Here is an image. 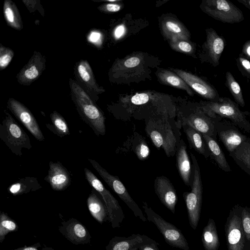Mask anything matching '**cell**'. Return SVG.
I'll return each mask as SVG.
<instances>
[{
    "label": "cell",
    "mask_w": 250,
    "mask_h": 250,
    "mask_svg": "<svg viewBox=\"0 0 250 250\" xmlns=\"http://www.w3.org/2000/svg\"><path fill=\"white\" fill-rule=\"evenodd\" d=\"M71 96L83 120L97 135L105 133V117L91 98L75 81L70 79Z\"/></svg>",
    "instance_id": "6da1fadb"
},
{
    "label": "cell",
    "mask_w": 250,
    "mask_h": 250,
    "mask_svg": "<svg viewBox=\"0 0 250 250\" xmlns=\"http://www.w3.org/2000/svg\"><path fill=\"white\" fill-rule=\"evenodd\" d=\"M150 58L141 52L130 54L114 62L110 70L113 80L118 83H127L143 80L150 70Z\"/></svg>",
    "instance_id": "7a4b0ae2"
},
{
    "label": "cell",
    "mask_w": 250,
    "mask_h": 250,
    "mask_svg": "<svg viewBox=\"0 0 250 250\" xmlns=\"http://www.w3.org/2000/svg\"><path fill=\"white\" fill-rule=\"evenodd\" d=\"M204 111L212 117L217 116L227 118L235 125L250 134V122L247 117L250 112L241 110L238 104L228 97H221L218 102L201 101L200 103Z\"/></svg>",
    "instance_id": "3957f363"
},
{
    "label": "cell",
    "mask_w": 250,
    "mask_h": 250,
    "mask_svg": "<svg viewBox=\"0 0 250 250\" xmlns=\"http://www.w3.org/2000/svg\"><path fill=\"white\" fill-rule=\"evenodd\" d=\"M4 113L0 125V138L14 154L21 156L22 148H32L30 138L6 110Z\"/></svg>",
    "instance_id": "277c9868"
},
{
    "label": "cell",
    "mask_w": 250,
    "mask_h": 250,
    "mask_svg": "<svg viewBox=\"0 0 250 250\" xmlns=\"http://www.w3.org/2000/svg\"><path fill=\"white\" fill-rule=\"evenodd\" d=\"M146 132L158 148L162 147L168 157L176 152L177 141L169 122L165 119H151L146 126Z\"/></svg>",
    "instance_id": "5b68a950"
},
{
    "label": "cell",
    "mask_w": 250,
    "mask_h": 250,
    "mask_svg": "<svg viewBox=\"0 0 250 250\" xmlns=\"http://www.w3.org/2000/svg\"><path fill=\"white\" fill-rule=\"evenodd\" d=\"M193 175L191 190L184 194L190 227L196 229L199 221L202 202L203 185L200 167L195 156L190 153Z\"/></svg>",
    "instance_id": "8992f818"
},
{
    "label": "cell",
    "mask_w": 250,
    "mask_h": 250,
    "mask_svg": "<svg viewBox=\"0 0 250 250\" xmlns=\"http://www.w3.org/2000/svg\"><path fill=\"white\" fill-rule=\"evenodd\" d=\"M202 11L215 20L225 23H238L244 20L242 11L227 0H203Z\"/></svg>",
    "instance_id": "52a82bcc"
},
{
    "label": "cell",
    "mask_w": 250,
    "mask_h": 250,
    "mask_svg": "<svg viewBox=\"0 0 250 250\" xmlns=\"http://www.w3.org/2000/svg\"><path fill=\"white\" fill-rule=\"evenodd\" d=\"M85 179L89 184L102 196L106 208L108 220L113 228L121 226L125 215L117 199L103 185L101 181L88 168H84Z\"/></svg>",
    "instance_id": "ba28073f"
},
{
    "label": "cell",
    "mask_w": 250,
    "mask_h": 250,
    "mask_svg": "<svg viewBox=\"0 0 250 250\" xmlns=\"http://www.w3.org/2000/svg\"><path fill=\"white\" fill-rule=\"evenodd\" d=\"M142 207L146 215L147 220L156 225L165 241L169 245L184 250H189L188 243L179 229L164 220L149 207L146 202H143Z\"/></svg>",
    "instance_id": "9c48e42d"
},
{
    "label": "cell",
    "mask_w": 250,
    "mask_h": 250,
    "mask_svg": "<svg viewBox=\"0 0 250 250\" xmlns=\"http://www.w3.org/2000/svg\"><path fill=\"white\" fill-rule=\"evenodd\" d=\"M88 161L101 178L132 211L134 215L142 221L146 222L147 219L144 215L142 210L129 195L119 178L108 173L94 160L89 158Z\"/></svg>",
    "instance_id": "30bf717a"
},
{
    "label": "cell",
    "mask_w": 250,
    "mask_h": 250,
    "mask_svg": "<svg viewBox=\"0 0 250 250\" xmlns=\"http://www.w3.org/2000/svg\"><path fill=\"white\" fill-rule=\"evenodd\" d=\"M242 207L233 206L227 218L225 231L228 250H244L246 240L241 222Z\"/></svg>",
    "instance_id": "8fae6325"
},
{
    "label": "cell",
    "mask_w": 250,
    "mask_h": 250,
    "mask_svg": "<svg viewBox=\"0 0 250 250\" xmlns=\"http://www.w3.org/2000/svg\"><path fill=\"white\" fill-rule=\"evenodd\" d=\"M191 111L188 117L184 118V124L216 140L217 134L215 123L220 117L217 115L216 117L209 116L202 108L200 103L194 104Z\"/></svg>",
    "instance_id": "7c38bea8"
},
{
    "label": "cell",
    "mask_w": 250,
    "mask_h": 250,
    "mask_svg": "<svg viewBox=\"0 0 250 250\" xmlns=\"http://www.w3.org/2000/svg\"><path fill=\"white\" fill-rule=\"evenodd\" d=\"M217 134L229 153L233 152L241 144L250 138L242 133L231 122L217 119L215 123Z\"/></svg>",
    "instance_id": "4fadbf2b"
},
{
    "label": "cell",
    "mask_w": 250,
    "mask_h": 250,
    "mask_svg": "<svg viewBox=\"0 0 250 250\" xmlns=\"http://www.w3.org/2000/svg\"><path fill=\"white\" fill-rule=\"evenodd\" d=\"M206 41L202 45L200 58L203 62L210 63L217 67L220 63V59L224 51L225 40L212 28L206 29Z\"/></svg>",
    "instance_id": "5bb4252c"
},
{
    "label": "cell",
    "mask_w": 250,
    "mask_h": 250,
    "mask_svg": "<svg viewBox=\"0 0 250 250\" xmlns=\"http://www.w3.org/2000/svg\"><path fill=\"white\" fill-rule=\"evenodd\" d=\"M7 108L38 141H42L44 140L35 118L24 105L10 98L7 101Z\"/></svg>",
    "instance_id": "9a60e30c"
},
{
    "label": "cell",
    "mask_w": 250,
    "mask_h": 250,
    "mask_svg": "<svg viewBox=\"0 0 250 250\" xmlns=\"http://www.w3.org/2000/svg\"><path fill=\"white\" fill-rule=\"evenodd\" d=\"M188 85L208 101L218 102L221 97L216 88L202 78L179 69H172Z\"/></svg>",
    "instance_id": "2e32d148"
},
{
    "label": "cell",
    "mask_w": 250,
    "mask_h": 250,
    "mask_svg": "<svg viewBox=\"0 0 250 250\" xmlns=\"http://www.w3.org/2000/svg\"><path fill=\"white\" fill-rule=\"evenodd\" d=\"M45 56L35 51L28 62L17 75L19 83L29 85L38 79L45 68Z\"/></svg>",
    "instance_id": "e0dca14e"
},
{
    "label": "cell",
    "mask_w": 250,
    "mask_h": 250,
    "mask_svg": "<svg viewBox=\"0 0 250 250\" xmlns=\"http://www.w3.org/2000/svg\"><path fill=\"white\" fill-rule=\"evenodd\" d=\"M59 230L66 239L76 245L87 244L91 240V236L86 228L74 218L62 221Z\"/></svg>",
    "instance_id": "ac0fdd59"
},
{
    "label": "cell",
    "mask_w": 250,
    "mask_h": 250,
    "mask_svg": "<svg viewBox=\"0 0 250 250\" xmlns=\"http://www.w3.org/2000/svg\"><path fill=\"white\" fill-rule=\"evenodd\" d=\"M154 189L161 203L174 213L178 198L176 190L170 181L164 176L157 177L154 180Z\"/></svg>",
    "instance_id": "d6986e66"
},
{
    "label": "cell",
    "mask_w": 250,
    "mask_h": 250,
    "mask_svg": "<svg viewBox=\"0 0 250 250\" xmlns=\"http://www.w3.org/2000/svg\"><path fill=\"white\" fill-rule=\"evenodd\" d=\"M48 174L44 180L48 182L51 188L56 191L65 190L70 185L71 176L67 169L60 162L49 164Z\"/></svg>",
    "instance_id": "ffe728a7"
},
{
    "label": "cell",
    "mask_w": 250,
    "mask_h": 250,
    "mask_svg": "<svg viewBox=\"0 0 250 250\" xmlns=\"http://www.w3.org/2000/svg\"><path fill=\"white\" fill-rule=\"evenodd\" d=\"M161 25L163 34L169 42L177 39L190 41L189 31L176 18L169 16L164 17Z\"/></svg>",
    "instance_id": "44dd1931"
},
{
    "label": "cell",
    "mask_w": 250,
    "mask_h": 250,
    "mask_svg": "<svg viewBox=\"0 0 250 250\" xmlns=\"http://www.w3.org/2000/svg\"><path fill=\"white\" fill-rule=\"evenodd\" d=\"M176 161L177 169L181 179L187 186L191 187L192 180L190 162L186 145L183 140L177 144Z\"/></svg>",
    "instance_id": "7402d4cb"
},
{
    "label": "cell",
    "mask_w": 250,
    "mask_h": 250,
    "mask_svg": "<svg viewBox=\"0 0 250 250\" xmlns=\"http://www.w3.org/2000/svg\"><path fill=\"white\" fill-rule=\"evenodd\" d=\"M77 70L79 78L89 91L97 94L105 91L96 83L91 68L87 61L81 60L78 63Z\"/></svg>",
    "instance_id": "603a6c76"
},
{
    "label": "cell",
    "mask_w": 250,
    "mask_h": 250,
    "mask_svg": "<svg viewBox=\"0 0 250 250\" xmlns=\"http://www.w3.org/2000/svg\"><path fill=\"white\" fill-rule=\"evenodd\" d=\"M143 234H133L127 237H113L105 247L106 250H139L138 247L143 242Z\"/></svg>",
    "instance_id": "cb8c5ba5"
},
{
    "label": "cell",
    "mask_w": 250,
    "mask_h": 250,
    "mask_svg": "<svg viewBox=\"0 0 250 250\" xmlns=\"http://www.w3.org/2000/svg\"><path fill=\"white\" fill-rule=\"evenodd\" d=\"M156 74L161 83L185 90L189 96H193L191 88L184 80L174 72L167 69L159 68Z\"/></svg>",
    "instance_id": "d4e9b609"
},
{
    "label": "cell",
    "mask_w": 250,
    "mask_h": 250,
    "mask_svg": "<svg viewBox=\"0 0 250 250\" xmlns=\"http://www.w3.org/2000/svg\"><path fill=\"white\" fill-rule=\"evenodd\" d=\"M202 136L207 145L210 158L216 162L220 169L225 172H230L231 170L230 167L216 140L206 134H202Z\"/></svg>",
    "instance_id": "484cf974"
},
{
    "label": "cell",
    "mask_w": 250,
    "mask_h": 250,
    "mask_svg": "<svg viewBox=\"0 0 250 250\" xmlns=\"http://www.w3.org/2000/svg\"><path fill=\"white\" fill-rule=\"evenodd\" d=\"M184 128L190 146L206 158H208L210 153L202 134L187 125L184 124Z\"/></svg>",
    "instance_id": "4316f807"
},
{
    "label": "cell",
    "mask_w": 250,
    "mask_h": 250,
    "mask_svg": "<svg viewBox=\"0 0 250 250\" xmlns=\"http://www.w3.org/2000/svg\"><path fill=\"white\" fill-rule=\"evenodd\" d=\"M236 164L250 176V138L229 153Z\"/></svg>",
    "instance_id": "83f0119b"
},
{
    "label": "cell",
    "mask_w": 250,
    "mask_h": 250,
    "mask_svg": "<svg viewBox=\"0 0 250 250\" xmlns=\"http://www.w3.org/2000/svg\"><path fill=\"white\" fill-rule=\"evenodd\" d=\"M202 242L205 250H218L220 241L215 221L209 218L204 228L202 234Z\"/></svg>",
    "instance_id": "f1b7e54d"
},
{
    "label": "cell",
    "mask_w": 250,
    "mask_h": 250,
    "mask_svg": "<svg viewBox=\"0 0 250 250\" xmlns=\"http://www.w3.org/2000/svg\"><path fill=\"white\" fill-rule=\"evenodd\" d=\"M87 205L92 216L101 224L108 219V215L105 204L92 191L87 199Z\"/></svg>",
    "instance_id": "f546056e"
},
{
    "label": "cell",
    "mask_w": 250,
    "mask_h": 250,
    "mask_svg": "<svg viewBox=\"0 0 250 250\" xmlns=\"http://www.w3.org/2000/svg\"><path fill=\"white\" fill-rule=\"evenodd\" d=\"M3 12L8 25L17 30H21L23 28L19 11L13 1L5 0L3 3Z\"/></svg>",
    "instance_id": "4dcf8cb0"
},
{
    "label": "cell",
    "mask_w": 250,
    "mask_h": 250,
    "mask_svg": "<svg viewBox=\"0 0 250 250\" xmlns=\"http://www.w3.org/2000/svg\"><path fill=\"white\" fill-rule=\"evenodd\" d=\"M42 187L35 177H26L11 185L8 188L10 193L14 196L27 193L37 190Z\"/></svg>",
    "instance_id": "1f68e13d"
},
{
    "label": "cell",
    "mask_w": 250,
    "mask_h": 250,
    "mask_svg": "<svg viewBox=\"0 0 250 250\" xmlns=\"http://www.w3.org/2000/svg\"><path fill=\"white\" fill-rule=\"evenodd\" d=\"M50 117L52 124H46V127L49 130L61 137L70 134L67 123L61 114L54 111Z\"/></svg>",
    "instance_id": "d6a6232c"
},
{
    "label": "cell",
    "mask_w": 250,
    "mask_h": 250,
    "mask_svg": "<svg viewBox=\"0 0 250 250\" xmlns=\"http://www.w3.org/2000/svg\"><path fill=\"white\" fill-rule=\"evenodd\" d=\"M225 84L235 102L241 107H244L245 103L241 88L232 74L229 71L226 73Z\"/></svg>",
    "instance_id": "836d02e7"
},
{
    "label": "cell",
    "mask_w": 250,
    "mask_h": 250,
    "mask_svg": "<svg viewBox=\"0 0 250 250\" xmlns=\"http://www.w3.org/2000/svg\"><path fill=\"white\" fill-rule=\"evenodd\" d=\"M18 225L16 222L10 218L6 213H0V242L2 243L6 235L12 232L18 230Z\"/></svg>",
    "instance_id": "e575fe53"
},
{
    "label": "cell",
    "mask_w": 250,
    "mask_h": 250,
    "mask_svg": "<svg viewBox=\"0 0 250 250\" xmlns=\"http://www.w3.org/2000/svg\"><path fill=\"white\" fill-rule=\"evenodd\" d=\"M169 45L173 50L188 55H193L195 51V45L190 41L177 39L170 41Z\"/></svg>",
    "instance_id": "d590c367"
},
{
    "label": "cell",
    "mask_w": 250,
    "mask_h": 250,
    "mask_svg": "<svg viewBox=\"0 0 250 250\" xmlns=\"http://www.w3.org/2000/svg\"><path fill=\"white\" fill-rule=\"evenodd\" d=\"M241 222L246 240L250 243V208L242 207Z\"/></svg>",
    "instance_id": "8d00e7d4"
},
{
    "label": "cell",
    "mask_w": 250,
    "mask_h": 250,
    "mask_svg": "<svg viewBox=\"0 0 250 250\" xmlns=\"http://www.w3.org/2000/svg\"><path fill=\"white\" fill-rule=\"evenodd\" d=\"M235 60L237 68L241 74L248 79H250V61L241 54Z\"/></svg>",
    "instance_id": "74e56055"
},
{
    "label": "cell",
    "mask_w": 250,
    "mask_h": 250,
    "mask_svg": "<svg viewBox=\"0 0 250 250\" xmlns=\"http://www.w3.org/2000/svg\"><path fill=\"white\" fill-rule=\"evenodd\" d=\"M14 51L8 47L0 44V68L5 69L11 62L14 56Z\"/></svg>",
    "instance_id": "f35d334b"
},
{
    "label": "cell",
    "mask_w": 250,
    "mask_h": 250,
    "mask_svg": "<svg viewBox=\"0 0 250 250\" xmlns=\"http://www.w3.org/2000/svg\"><path fill=\"white\" fill-rule=\"evenodd\" d=\"M159 243L146 235L143 234V242L138 247L139 250H159Z\"/></svg>",
    "instance_id": "ab89813d"
},
{
    "label": "cell",
    "mask_w": 250,
    "mask_h": 250,
    "mask_svg": "<svg viewBox=\"0 0 250 250\" xmlns=\"http://www.w3.org/2000/svg\"><path fill=\"white\" fill-rule=\"evenodd\" d=\"M135 152L139 159L144 160L148 157L150 151L146 144L144 142H142L136 146Z\"/></svg>",
    "instance_id": "60d3db41"
},
{
    "label": "cell",
    "mask_w": 250,
    "mask_h": 250,
    "mask_svg": "<svg viewBox=\"0 0 250 250\" xmlns=\"http://www.w3.org/2000/svg\"><path fill=\"white\" fill-rule=\"evenodd\" d=\"M115 2L104 3L98 7L101 11L105 13H114L119 11L123 7L122 3Z\"/></svg>",
    "instance_id": "b9f144b4"
},
{
    "label": "cell",
    "mask_w": 250,
    "mask_h": 250,
    "mask_svg": "<svg viewBox=\"0 0 250 250\" xmlns=\"http://www.w3.org/2000/svg\"><path fill=\"white\" fill-rule=\"evenodd\" d=\"M126 33V27L124 24L117 26L114 31V36L115 39H120Z\"/></svg>",
    "instance_id": "7bdbcfd3"
},
{
    "label": "cell",
    "mask_w": 250,
    "mask_h": 250,
    "mask_svg": "<svg viewBox=\"0 0 250 250\" xmlns=\"http://www.w3.org/2000/svg\"><path fill=\"white\" fill-rule=\"evenodd\" d=\"M102 38L101 34L98 32H92L89 36L88 40L89 42L98 44L101 42Z\"/></svg>",
    "instance_id": "ee69618b"
},
{
    "label": "cell",
    "mask_w": 250,
    "mask_h": 250,
    "mask_svg": "<svg viewBox=\"0 0 250 250\" xmlns=\"http://www.w3.org/2000/svg\"><path fill=\"white\" fill-rule=\"evenodd\" d=\"M40 246V243H36L34 246H31L29 247H27L24 246L22 247L19 248L17 249H13L12 250H40L37 248ZM41 250H55L52 248L50 247H45L42 249Z\"/></svg>",
    "instance_id": "f6af8a7d"
},
{
    "label": "cell",
    "mask_w": 250,
    "mask_h": 250,
    "mask_svg": "<svg viewBox=\"0 0 250 250\" xmlns=\"http://www.w3.org/2000/svg\"><path fill=\"white\" fill-rule=\"evenodd\" d=\"M242 53L247 58L250 59V40L247 41L243 45Z\"/></svg>",
    "instance_id": "bcb514c9"
},
{
    "label": "cell",
    "mask_w": 250,
    "mask_h": 250,
    "mask_svg": "<svg viewBox=\"0 0 250 250\" xmlns=\"http://www.w3.org/2000/svg\"><path fill=\"white\" fill-rule=\"evenodd\" d=\"M237 1L250 10V0H237Z\"/></svg>",
    "instance_id": "7dc6e473"
},
{
    "label": "cell",
    "mask_w": 250,
    "mask_h": 250,
    "mask_svg": "<svg viewBox=\"0 0 250 250\" xmlns=\"http://www.w3.org/2000/svg\"><path fill=\"white\" fill-rule=\"evenodd\" d=\"M244 250H250V243L246 240Z\"/></svg>",
    "instance_id": "c3c4849f"
}]
</instances>
